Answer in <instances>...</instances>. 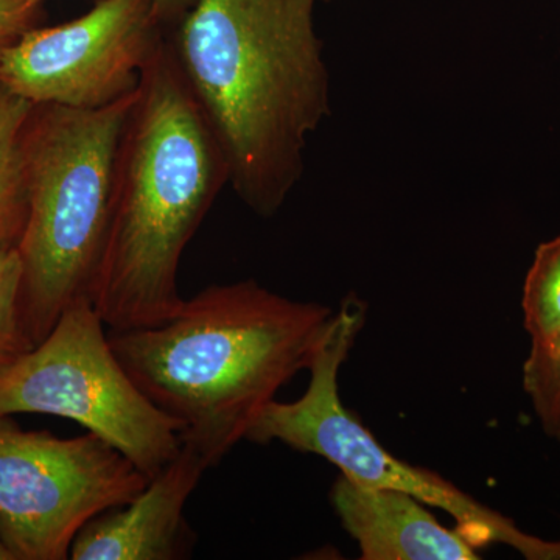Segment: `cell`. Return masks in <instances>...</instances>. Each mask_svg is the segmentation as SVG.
Instances as JSON below:
<instances>
[{
    "instance_id": "1",
    "label": "cell",
    "mask_w": 560,
    "mask_h": 560,
    "mask_svg": "<svg viewBox=\"0 0 560 560\" xmlns=\"http://www.w3.org/2000/svg\"><path fill=\"white\" fill-rule=\"evenodd\" d=\"M318 0H195L171 39L180 72L256 215L285 205L330 113Z\"/></svg>"
},
{
    "instance_id": "2",
    "label": "cell",
    "mask_w": 560,
    "mask_h": 560,
    "mask_svg": "<svg viewBox=\"0 0 560 560\" xmlns=\"http://www.w3.org/2000/svg\"><path fill=\"white\" fill-rule=\"evenodd\" d=\"M335 311L253 279L210 285L158 326L109 331L143 396L178 420L183 444L215 467L287 383L311 368Z\"/></svg>"
},
{
    "instance_id": "3",
    "label": "cell",
    "mask_w": 560,
    "mask_h": 560,
    "mask_svg": "<svg viewBox=\"0 0 560 560\" xmlns=\"http://www.w3.org/2000/svg\"><path fill=\"white\" fill-rule=\"evenodd\" d=\"M230 178L165 38L143 70L114 165L113 215L92 296L109 331L158 326L178 311L180 257Z\"/></svg>"
},
{
    "instance_id": "4",
    "label": "cell",
    "mask_w": 560,
    "mask_h": 560,
    "mask_svg": "<svg viewBox=\"0 0 560 560\" xmlns=\"http://www.w3.org/2000/svg\"><path fill=\"white\" fill-rule=\"evenodd\" d=\"M138 91L101 109L33 105L21 139L27 221L18 253L21 313L39 345L91 302L113 215L114 165Z\"/></svg>"
},
{
    "instance_id": "5",
    "label": "cell",
    "mask_w": 560,
    "mask_h": 560,
    "mask_svg": "<svg viewBox=\"0 0 560 560\" xmlns=\"http://www.w3.org/2000/svg\"><path fill=\"white\" fill-rule=\"evenodd\" d=\"M364 320L366 304L355 294L346 296L308 368L311 382L304 396L289 404L272 400L246 440L256 444L282 442L293 451L329 460L361 485L410 493L422 503L447 512L455 521V529L477 550L506 545L525 559L552 560V540L530 536L510 517L475 500L436 471L393 455L345 407L338 377Z\"/></svg>"
},
{
    "instance_id": "6",
    "label": "cell",
    "mask_w": 560,
    "mask_h": 560,
    "mask_svg": "<svg viewBox=\"0 0 560 560\" xmlns=\"http://www.w3.org/2000/svg\"><path fill=\"white\" fill-rule=\"evenodd\" d=\"M106 330L91 302L62 313L39 345L0 374V419L33 412L73 420L151 480L178 456L183 427L135 385Z\"/></svg>"
},
{
    "instance_id": "7",
    "label": "cell",
    "mask_w": 560,
    "mask_h": 560,
    "mask_svg": "<svg viewBox=\"0 0 560 560\" xmlns=\"http://www.w3.org/2000/svg\"><path fill=\"white\" fill-rule=\"evenodd\" d=\"M149 481L91 431L65 440L0 419V539L14 560L69 559L88 522L130 503Z\"/></svg>"
},
{
    "instance_id": "8",
    "label": "cell",
    "mask_w": 560,
    "mask_h": 560,
    "mask_svg": "<svg viewBox=\"0 0 560 560\" xmlns=\"http://www.w3.org/2000/svg\"><path fill=\"white\" fill-rule=\"evenodd\" d=\"M162 27L151 0H97L77 20L25 32L0 58V86L32 105L105 108L138 91Z\"/></svg>"
},
{
    "instance_id": "9",
    "label": "cell",
    "mask_w": 560,
    "mask_h": 560,
    "mask_svg": "<svg viewBox=\"0 0 560 560\" xmlns=\"http://www.w3.org/2000/svg\"><path fill=\"white\" fill-rule=\"evenodd\" d=\"M208 464L190 445L154 475L130 503L102 512L81 528L73 560H179L190 558L195 536L186 503Z\"/></svg>"
},
{
    "instance_id": "10",
    "label": "cell",
    "mask_w": 560,
    "mask_h": 560,
    "mask_svg": "<svg viewBox=\"0 0 560 560\" xmlns=\"http://www.w3.org/2000/svg\"><path fill=\"white\" fill-rule=\"evenodd\" d=\"M331 506L363 560H477V548L442 525L407 492L371 488L338 475Z\"/></svg>"
},
{
    "instance_id": "11",
    "label": "cell",
    "mask_w": 560,
    "mask_h": 560,
    "mask_svg": "<svg viewBox=\"0 0 560 560\" xmlns=\"http://www.w3.org/2000/svg\"><path fill=\"white\" fill-rule=\"evenodd\" d=\"M32 108L0 86V250L16 248L27 221L21 139Z\"/></svg>"
},
{
    "instance_id": "12",
    "label": "cell",
    "mask_w": 560,
    "mask_h": 560,
    "mask_svg": "<svg viewBox=\"0 0 560 560\" xmlns=\"http://www.w3.org/2000/svg\"><path fill=\"white\" fill-rule=\"evenodd\" d=\"M522 311L530 348L548 349L560 340V235L534 253L523 283Z\"/></svg>"
},
{
    "instance_id": "13",
    "label": "cell",
    "mask_w": 560,
    "mask_h": 560,
    "mask_svg": "<svg viewBox=\"0 0 560 560\" xmlns=\"http://www.w3.org/2000/svg\"><path fill=\"white\" fill-rule=\"evenodd\" d=\"M21 279L18 248L0 250V374L35 348L22 320Z\"/></svg>"
},
{
    "instance_id": "14",
    "label": "cell",
    "mask_w": 560,
    "mask_h": 560,
    "mask_svg": "<svg viewBox=\"0 0 560 560\" xmlns=\"http://www.w3.org/2000/svg\"><path fill=\"white\" fill-rule=\"evenodd\" d=\"M523 389L541 429L555 438L560 430V340L548 349L530 348L523 363Z\"/></svg>"
},
{
    "instance_id": "15",
    "label": "cell",
    "mask_w": 560,
    "mask_h": 560,
    "mask_svg": "<svg viewBox=\"0 0 560 560\" xmlns=\"http://www.w3.org/2000/svg\"><path fill=\"white\" fill-rule=\"evenodd\" d=\"M39 7L28 0H0V58L25 32L31 31L38 18Z\"/></svg>"
},
{
    "instance_id": "16",
    "label": "cell",
    "mask_w": 560,
    "mask_h": 560,
    "mask_svg": "<svg viewBox=\"0 0 560 560\" xmlns=\"http://www.w3.org/2000/svg\"><path fill=\"white\" fill-rule=\"evenodd\" d=\"M151 2L156 7L164 24H168V22L183 20L184 14L194 5L195 0H151ZM28 3L33 7H39L43 0H28Z\"/></svg>"
},
{
    "instance_id": "17",
    "label": "cell",
    "mask_w": 560,
    "mask_h": 560,
    "mask_svg": "<svg viewBox=\"0 0 560 560\" xmlns=\"http://www.w3.org/2000/svg\"><path fill=\"white\" fill-rule=\"evenodd\" d=\"M0 560H14V556L11 555L9 547L3 544L2 539H0Z\"/></svg>"
},
{
    "instance_id": "18",
    "label": "cell",
    "mask_w": 560,
    "mask_h": 560,
    "mask_svg": "<svg viewBox=\"0 0 560 560\" xmlns=\"http://www.w3.org/2000/svg\"><path fill=\"white\" fill-rule=\"evenodd\" d=\"M552 560H560V540H555V552H552Z\"/></svg>"
},
{
    "instance_id": "19",
    "label": "cell",
    "mask_w": 560,
    "mask_h": 560,
    "mask_svg": "<svg viewBox=\"0 0 560 560\" xmlns=\"http://www.w3.org/2000/svg\"><path fill=\"white\" fill-rule=\"evenodd\" d=\"M556 440H558L560 442V430L558 431V434H556Z\"/></svg>"
}]
</instances>
